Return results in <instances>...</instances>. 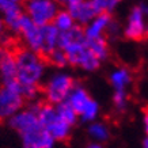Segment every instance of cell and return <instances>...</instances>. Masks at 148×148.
Returning <instances> with one entry per match:
<instances>
[{
    "mask_svg": "<svg viewBox=\"0 0 148 148\" xmlns=\"http://www.w3.org/2000/svg\"><path fill=\"white\" fill-rule=\"evenodd\" d=\"M87 148H102L103 147V144L101 143H97V141H90V143L86 145Z\"/></svg>",
    "mask_w": 148,
    "mask_h": 148,
    "instance_id": "29",
    "label": "cell"
},
{
    "mask_svg": "<svg viewBox=\"0 0 148 148\" xmlns=\"http://www.w3.org/2000/svg\"><path fill=\"white\" fill-rule=\"evenodd\" d=\"M16 58L15 53L8 49V46L0 45V82L8 83L16 80Z\"/></svg>",
    "mask_w": 148,
    "mask_h": 148,
    "instance_id": "9",
    "label": "cell"
},
{
    "mask_svg": "<svg viewBox=\"0 0 148 148\" xmlns=\"http://www.w3.org/2000/svg\"><path fill=\"white\" fill-rule=\"evenodd\" d=\"M25 106L22 87L18 80L0 84V121H7Z\"/></svg>",
    "mask_w": 148,
    "mask_h": 148,
    "instance_id": "7",
    "label": "cell"
},
{
    "mask_svg": "<svg viewBox=\"0 0 148 148\" xmlns=\"http://www.w3.org/2000/svg\"><path fill=\"white\" fill-rule=\"evenodd\" d=\"M110 128L108 124H105L102 121L95 120L92 122H88L87 126V136L91 141H97V143L105 144L110 140Z\"/></svg>",
    "mask_w": 148,
    "mask_h": 148,
    "instance_id": "15",
    "label": "cell"
},
{
    "mask_svg": "<svg viewBox=\"0 0 148 148\" xmlns=\"http://www.w3.org/2000/svg\"><path fill=\"white\" fill-rule=\"evenodd\" d=\"M38 101L30 102L7 120V124L19 135L22 147L25 148H53L56 140L41 125L37 116Z\"/></svg>",
    "mask_w": 148,
    "mask_h": 148,
    "instance_id": "1",
    "label": "cell"
},
{
    "mask_svg": "<svg viewBox=\"0 0 148 148\" xmlns=\"http://www.w3.org/2000/svg\"><path fill=\"white\" fill-rule=\"evenodd\" d=\"M143 147L144 148H148V135L144 137V140H143Z\"/></svg>",
    "mask_w": 148,
    "mask_h": 148,
    "instance_id": "30",
    "label": "cell"
},
{
    "mask_svg": "<svg viewBox=\"0 0 148 148\" xmlns=\"http://www.w3.org/2000/svg\"><path fill=\"white\" fill-rule=\"evenodd\" d=\"M88 45H90V49L92 50V53H94L102 63L109 58V56H110V48H109V41H108V38H106V36L88 40Z\"/></svg>",
    "mask_w": 148,
    "mask_h": 148,
    "instance_id": "17",
    "label": "cell"
},
{
    "mask_svg": "<svg viewBox=\"0 0 148 148\" xmlns=\"http://www.w3.org/2000/svg\"><path fill=\"white\" fill-rule=\"evenodd\" d=\"M60 32L53 26V23L42 26V56L46 57L50 52L58 48Z\"/></svg>",
    "mask_w": 148,
    "mask_h": 148,
    "instance_id": "14",
    "label": "cell"
},
{
    "mask_svg": "<svg viewBox=\"0 0 148 148\" xmlns=\"http://www.w3.org/2000/svg\"><path fill=\"white\" fill-rule=\"evenodd\" d=\"M113 16L112 12H98L90 22L87 23L83 30L87 40L98 38V37H105L108 33V27L112 23Z\"/></svg>",
    "mask_w": 148,
    "mask_h": 148,
    "instance_id": "10",
    "label": "cell"
},
{
    "mask_svg": "<svg viewBox=\"0 0 148 148\" xmlns=\"http://www.w3.org/2000/svg\"><path fill=\"white\" fill-rule=\"evenodd\" d=\"M129 105V94L128 91H114L113 92V106L118 113L125 112Z\"/></svg>",
    "mask_w": 148,
    "mask_h": 148,
    "instance_id": "21",
    "label": "cell"
},
{
    "mask_svg": "<svg viewBox=\"0 0 148 148\" xmlns=\"http://www.w3.org/2000/svg\"><path fill=\"white\" fill-rule=\"evenodd\" d=\"M120 32H122V29L120 27V25L118 23H116L114 21H112V23L109 25V27H108V34L109 37H112V38H114V37H117L118 34H120Z\"/></svg>",
    "mask_w": 148,
    "mask_h": 148,
    "instance_id": "25",
    "label": "cell"
},
{
    "mask_svg": "<svg viewBox=\"0 0 148 148\" xmlns=\"http://www.w3.org/2000/svg\"><path fill=\"white\" fill-rule=\"evenodd\" d=\"M91 99H92V97L87 91V88L83 84H79V83H75L73 88H72L69 95L67 97V101L69 102V105H71L72 108L75 109L77 116L84 110V108L88 105V102H90Z\"/></svg>",
    "mask_w": 148,
    "mask_h": 148,
    "instance_id": "13",
    "label": "cell"
},
{
    "mask_svg": "<svg viewBox=\"0 0 148 148\" xmlns=\"http://www.w3.org/2000/svg\"><path fill=\"white\" fill-rule=\"evenodd\" d=\"M16 58V80L21 86H41L46 73V58L38 52L21 48L15 53Z\"/></svg>",
    "mask_w": 148,
    "mask_h": 148,
    "instance_id": "3",
    "label": "cell"
},
{
    "mask_svg": "<svg viewBox=\"0 0 148 148\" xmlns=\"http://www.w3.org/2000/svg\"><path fill=\"white\" fill-rule=\"evenodd\" d=\"M23 4V0H0V14H4L12 8Z\"/></svg>",
    "mask_w": 148,
    "mask_h": 148,
    "instance_id": "24",
    "label": "cell"
},
{
    "mask_svg": "<svg viewBox=\"0 0 148 148\" xmlns=\"http://www.w3.org/2000/svg\"><path fill=\"white\" fill-rule=\"evenodd\" d=\"M56 1L60 4V7H69V5L75 4V3L80 1V0H56Z\"/></svg>",
    "mask_w": 148,
    "mask_h": 148,
    "instance_id": "26",
    "label": "cell"
},
{
    "mask_svg": "<svg viewBox=\"0 0 148 148\" xmlns=\"http://www.w3.org/2000/svg\"><path fill=\"white\" fill-rule=\"evenodd\" d=\"M98 12H113L122 0H91Z\"/></svg>",
    "mask_w": 148,
    "mask_h": 148,
    "instance_id": "22",
    "label": "cell"
},
{
    "mask_svg": "<svg viewBox=\"0 0 148 148\" xmlns=\"http://www.w3.org/2000/svg\"><path fill=\"white\" fill-rule=\"evenodd\" d=\"M75 79L71 73L64 71H57L49 75V77L45 80L42 95L45 98V102H49L52 105L63 102L67 99L71 90L75 86Z\"/></svg>",
    "mask_w": 148,
    "mask_h": 148,
    "instance_id": "5",
    "label": "cell"
},
{
    "mask_svg": "<svg viewBox=\"0 0 148 148\" xmlns=\"http://www.w3.org/2000/svg\"><path fill=\"white\" fill-rule=\"evenodd\" d=\"M56 106V110L57 113L60 114L61 118H64L67 122H69L71 125H76L77 121H79V116H77V113L75 112V109L72 108L69 102H68L67 99L63 101V102L57 103V105H54Z\"/></svg>",
    "mask_w": 148,
    "mask_h": 148,
    "instance_id": "18",
    "label": "cell"
},
{
    "mask_svg": "<svg viewBox=\"0 0 148 148\" xmlns=\"http://www.w3.org/2000/svg\"><path fill=\"white\" fill-rule=\"evenodd\" d=\"M122 34L126 40L141 41L148 37V4L140 3L133 5L128 12Z\"/></svg>",
    "mask_w": 148,
    "mask_h": 148,
    "instance_id": "6",
    "label": "cell"
},
{
    "mask_svg": "<svg viewBox=\"0 0 148 148\" xmlns=\"http://www.w3.org/2000/svg\"><path fill=\"white\" fill-rule=\"evenodd\" d=\"M22 87V95L25 101H29V102H34L38 99L41 94L40 86H21Z\"/></svg>",
    "mask_w": 148,
    "mask_h": 148,
    "instance_id": "23",
    "label": "cell"
},
{
    "mask_svg": "<svg viewBox=\"0 0 148 148\" xmlns=\"http://www.w3.org/2000/svg\"><path fill=\"white\" fill-rule=\"evenodd\" d=\"M37 116H38L41 125L49 132L50 136L56 140V143H65L71 137L73 125H71L69 122L60 117L54 105L49 102H38Z\"/></svg>",
    "mask_w": 148,
    "mask_h": 148,
    "instance_id": "4",
    "label": "cell"
},
{
    "mask_svg": "<svg viewBox=\"0 0 148 148\" xmlns=\"http://www.w3.org/2000/svg\"><path fill=\"white\" fill-rule=\"evenodd\" d=\"M99 113H101L99 102H97V101L92 98L90 102H88V105L84 108V110L79 114V121L84 122V124L92 122V121H95V120H98Z\"/></svg>",
    "mask_w": 148,
    "mask_h": 148,
    "instance_id": "19",
    "label": "cell"
},
{
    "mask_svg": "<svg viewBox=\"0 0 148 148\" xmlns=\"http://www.w3.org/2000/svg\"><path fill=\"white\" fill-rule=\"evenodd\" d=\"M25 12L38 26H45L53 22L60 4L56 0H26L23 5Z\"/></svg>",
    "mask_w": 148,
    "mask_h": 148,
    "instance_id": "8",
    "label": "cell"
},
{
    "mask_svg": "<svg viewBox=\"0 0 148 148\" xmlns=\"http://www.w3.org/2000/svg\"><path fill=\"white\" fill-rule=\"evenodd\" d=\"M5 29H7V25H5V22H4V18H3V15L0 14V37L4 36Z\"/></svg>",
    "mask_w": 148,
    "mask_h": 148,
    "instance_id": "27",
    "label": "cell"
},
{
    "mask_svg": "<svg viewBox=\"0 0 148 148\" xmlns=\"http://www.w3.org/2000/svg\"><path fill=\"white\" fill-rule=\"evenodd\" d=\"M133 82V75L126 67H117L109 73V83L114 91H128Z\"/></svg>",
    "mask_w": 148,
    "mask_h": 148,
    "instance_id": "12",
    "label": "cell"
},
{
    "mask_svg": "<svg viewBox=\"0 0 148 148\" xmlns=\"http://www.w3.org/2000/svg\"><path fill=\"white\" fill-rule=\"evenodd\" d=\"M52 23H53V26L56 27L60 33L67 32V30L72 29V27L76 25V23H75V19L72 18L71 12H69L68 8H65V7H60V10L57 11V14H56V16H54Z\"/></svg>",
    "mask_w": 148,
    "mask_h": 148,
    "instance_id": "16",
    "label": "cell"
},
{
    "mask_svg": "<svg viewBox=\"0 0 148 148\" xmlns=\"http://www.w3.org/2000/svg\"><path fill=\"white\" fill-rule=\"evenodd\" d=\"M143 126H144V130H145V135H148V110H145V112H144Z\"/></svg>",
    "mask_w": 148,
    "mask_h": 148,
    "instance_id": "28",
    "label": "cell"
},
{
    "mask_svg": "<svg viewBox=\"0 0 148 148\" xmlns=\"http://www.w3.org/2000/svg\"><path fill=\"white\" fill-rule=\"evenodd\" d=\"M58 48L65 52L69 65L84 72H95L102 64V61L90 49L84 30L79 25H75L67 32L60 33Z\"/></svg>",
    "mask_w": 148,
    "mask_h": 148,
    "instance_id": "2",
    "label": "cell"
},
{
    "mask_svg": "<svg viewBox=\"0 0 148 148\" xmlns=\"http://www.w3.org/2000/svg\"><path fill=\"white\" fill-rule=\"evenodd\" d=\"M45 58L48 63L52 64V65L56 68H64V67H67V65H69V64H68L67 54H65V52H64L61 48H56V49H54L53 52H50Z\"/></svg>",
    "mask_w": 148,
    "mask_h": 148,
    "instance_id": "20",
    "label": "cell"
},
{
    "mask_svg": "<svg viewBox=\"0 0 148 148\" xmlns=\"http://www.w3.org/2000/svg\"><path fill=\"white\" fill-rule=\"evenodd\" d=\"M65 8H68V11L71 12L72 18L75 19V23L82 27H84L98 14V10L95 8L91 0H80Z\"/></svg>",
    "mask_w": 148,
    "mask_h": 148,
    "instance_id": "11",
    "label": "cell"
}]
</instances>
